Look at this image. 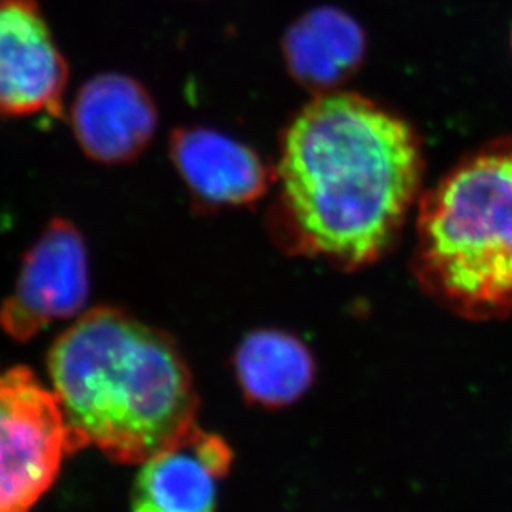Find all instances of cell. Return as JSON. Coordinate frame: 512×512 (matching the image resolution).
I'll use <instances>...</instances> for the list:
<instances>
[{"mask_svg": "<svg viewBox=\"0 0 512 512\" xmlns=\"http://www.w3.org/2000/svg\"><path fill=\"white\" fill-rule=\"evenodd\" d=\"M367 52L362 25L337 7L300 15L282 39L290 77L307 92H335L358 72Z\"/></svg>", "mask_w": 512, "mask_h": 512, "instance_id": "10", "label": "cell"}, {"mask_svg": "<svg viewBox=\"0 0 512 512\" xmlns=\"http://www.w3.org/2000/svg\"><path fill=\"white\" fill-rule=\"evenodd\" d=\"M77 451L54 390L30 368H0V512L39 503Z\"/></svg>", "mask_w": 512, "mask_h": 512, "instance_id": "4", "label": "cell"}, {"mask_svg": "<svg viewBox=\"0 0 512 512\" xmlns=\"http://www.w3.org/2000/svg\"><path fill=\"white\" fill-rule=\"evenodd\" d=\"M423 174L408 121L358 93L314 95L282 131L277 241L343 271L370 266L397 244Z\"/></svg>", "mask_w": 512, "mask_h": 512, "instance_id": "1", "label": "cell"}, {"mask_svg": "<svg viewBox=\"0 0 512 512\" xmlns=\"http://www.w3.org/2000/svg\"><path fill=\"white\" fill-rule=\"evenodd\" d=\"M50 385L78 451L143 464L198 420L188 363L170 335L125 310L97 307L47 357Z\"/></svg>", "mask_w": 512, "mask_h": 512, "instance_id": "2", "label": "cell"}, {"mask_svg": "<svg viewBox=\"0 0 512 512\" xmlns=\"http://www.w3.org/2000/svg\"><path fill=\"white\" fill-rule=\"evenodd\" d=\"M170 156L191 194L208 208L254 204L276 179L251 146L204 126L174 130Z\"/></svg>", "mask_w": 512, "mask_h": 512, "instance_id": "9", "label": "cell"}, {"mask_svg": "<svg viewBox=\"0 0 512 512\" xmlns=\"http://www.w3.org/2000/svg\"><path fill=\"white\" fill-rule=\"evenodd\" d=\"M411 271L461 319L512 315V135L464 156L421 193Z\"/></svg>", "mask_w": 512, "mask_h": 512, "instance_id": "3", "label": "cell"}, {"mask_svg": "<svg viewBox=\"0 0 512 512\" xmlns=\"http://www.w3.org/2000/svg\"><path fill=\"white\" fill-rule=\"evenodd\" d=\"M68 63L37 0H0V118L62 113Z\"/></svg>", "mask_w": 512, "mask_h": 512, "instance_id": "6", "label": "cell"}, {"mask_svg": "<svg viewBox=\"0 0 512 512\" xmlns=\"http://www.w3.org/2000/svg\"><path fill=\"white\" fill-rule=\"evenodd\" d=\"M88 294L82 234L68 219H54L25 254L14 290L0 305V330L29 342L50 324L82 312Z\"/></svg>", "mask_w": 512, "mask_h": 512, "instance_id": "5", "label": "cell"}, {"mask_svg": "<svg viewBox=\"0 0 512 512\" xmlns=\"http://www.w3.org/2000/svg\"><path fill=\"white\" fill-rule=\"evenodd\" d=\"M234 368L247 401L272 410L294 405L309 392L315 378L309 348L284 330L247 334L237 347Z\"/></svg>", "mask_w": 512, "mask_h": 512, "instance_id": "11", "label": "cell"}, {"mask_svg": "<svg viewBox=\"0 0 512 512\" xmlns=\"http://www.w3.org/2000/svg\"><path fill=\"white\" fill-rule=\"evenodd\" d=\"M232 458L223 436L203 430L194 421L141 464L131 491V508L140 512L213 511Z\"/></svg>", "mask_w": 512, "mask_h": 512, "instance_id": "7", "label": "cell"}, {"mask_svg": "<svg viewBox=\"0 0 512 512\" xmlns=\"http://www.w3.org/2000/svg\"><path fill=\"white\" fill-rule=\"evenodd\" d=\"M70 121L88 158L102 165H121L148 148L158 128V110L150 92L135 78L100 73L78 90Z\"/></svg>", "mask_w": 512, "mask_h": 512, "instance_id": "8", "label": "cell"}]
</instances>
